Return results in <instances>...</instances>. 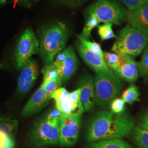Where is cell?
<instances>
[{
	"label": "cell",
	"mask_w": 148,
	"mask_h": 148,
	"mask_svg": "<svg viewBox=\"0 0 148 148\" xmlns=\"http://www.w3.org/2000/svg\"><path fill=\"white\" fill-rule=\"evenodd\" d=\"M99 24V21L95 16H87V21L81 35L86 39L88 40L90 38L92 30L95 27H97Z\"/></svg>",
	"instance_id": "cell-25"
},
{
	"label": "cell",
	"mask_w": 148,
	"mask_h": 148,
	"mask_svg": "<svg viewBox=\"0 0 148 148\" xmlns=\"http://www.w3.org/2000/svg\"><path fill=\"white\" fill-rule=\"evenodd\" d=\"M67 54V49H65L62 52H60L57 54L56 58L53 61V63L59 69L66 58Z\"/></svg>",
	"instance_id": "cell-33"
},
{
	"label": "cell",
	"mask_w": 148,
	"mask_h": 148,
	"mask_svg": "<svg viewBox=\"0 0 148 148\" xmlns=\"http://www.w3.org/2000/svg\"><path fill=\"white\" fill-rule=\"evenodd\" d=\"M112 24L108 23H104L103 25H98V32L102 41H106L111 38H117L116 35L115 34L112 28Z\"/></svg>",
	"instance_id": "cell-23"
},
{
	"label": "cell",
	"mask_w": 148,
	"mask_h": 148,
	"mask_svg": "<svg viewBox=\"0 0 148 148\" xmlns=\"http://www.w3.org/2000/svg\"><path fill=\"white\" fill-rule=\"evenodd\" d=\"M147 81H148V79H147Z\"/></svg>",
	"instance_id": "cell-37"
},
{
	"label": "cell",
	"mask_w": 148,
	"mask_h": 148,
	"mask_svg": "<svg viewBox=\"0 0 148 148\" xmlns=\"http://www.w3.org/2000/svg\"><path fill=\"white\" fill-rule=\"evenodd\" d=\"M63 83V81L62 79L58 77L56 79H53L46 84H42L41 85L43 89L47 93L48 95L51 97L54 92L60 88L62 84Z\"/></svg>",
	"instance_id": "cell-27"
},
{
	"label": "cell",
	"mask_w": 148,
	"mask_h": 148,
	"mask_svg": "<svg viewBox=\"0 0 148 148\" xmlns=\"http://www.w3.org/2000/svg\"><path fill=\"white\" fill-rule=\"evenodd\" d=\"M69 92L65 88H59L51 96L56 102V108L64 115H81L78 114L74 106L70 101Z\"/></svg>",
	"instance_id": "cell-15"
},
{
	"label": "cell",
	"mask_w": 148,
	"mask_h": 148,
	"mask_svg": "<svg viewBox=\"0 0 148 148\" xmlns=\"http://www.w3.org/2000/svg\"><path fill=\"white\" fill-rule=\"evenodd\" d=\"M127 21L130 25L139 30L148 37V2L129 12Z\"/></svg>",
	"instance_id": "cell-13"
},
{
	"label": "cell",
	"mask_w": 148,
	"mask_h": 148,
	"mask_svg": "<svg viewBox=\"0 0 148 148\" xmlns=\"http://www.w3.org/2000/svg\"><path fill=\"white\" fill-rule=\"evenodd\" d=\"M139 75L148 77V46L144 48L140 60L137 62Z\"/></svg>",
	"instance_id": "cell-24"
},
{
	"label": "cell",
	"mask_w": 148,
	"mask_h": 148,
	"mask_svg": "<svg viewBox=\"0 0 148 148\" xmlns=\"http://www.w3.org/2000/svg\"><path fill=\"white\" fill-rule=\"evenodd\" d=\"M64 2H66L70 4H71L73 5H77L81 3H82L86 1H87L88 0H60Z\"/></svg>",
	"instance_id": "cell-34"
},
{
	"label": "cell",
	"mask_w": 148,
	"mask_h": 148,
	"mask_svg": "<svg viewBox=\"0 0 148 148\" xmlns=\"http://www.w3.org/2000/svg\"><path fill=\"white\" fill-rule=\"evenodd\" d=\"M128 11L116 0H97L86 11L87 16H93L99 23L121 25L127 20Z\"/></svg>",
	"instance_id": "cell-4"
},
{
	"label": "cell",
	"mask_w": 148,
	"mask_h": 148,
	"mask_svg": "<svg viewBox=\"0 0 148 148\" xmlns=\"http://www.w3.org/2000/svg\"><path fill=\"white\" fill-rule=\"evenodd\" d=\"M138 125L139 127L148 132V109L145 110L140 114L138 121Z\"/></svg>",
	"instance_id": "cell-32"
},
{
	"label": "cell",
	"mask_w": 148,
	"mask_h": 148,
	"mask_svg": "<svg viewBox=\"0 0 148 148\" xmlns=\"http://www.w3.org/2000/svg\"><path fill=\"white\" fill-rule=\"evenodd\" d=\"M6 0H0V4H4Z\"/></svg>",
	"instance_id": "cell-35"
},
{
	"label": "cell",
	"mask_w": 148,
	"mask_h": 148,
	"mask_svg": "<svg viewBox=\"0 0 148 148\" xmlns=\"http://www.w3.org/2000/svg\"><path fill=\"white\" fill-rule=\"evenodd\" d=\"M46 148V147H35V148Z\"/></svg>",
	"instance_id": "cell-36"
},
{
	"label": "cell",
	"mask_w": 148,
	"mask_h": 148,
	"mask_svg": "<svg viewBox=\"0 0 148 148\" xmlns=\"http://www.w3.org/2000/svg\"><path fill=\"white\" fill-rule=\"evenodd\" d=\"M67 54L61 67L59 68V77L66 81L75 74L78 66V60L73 48H66Z\"/></svg>",
	"instance_id": "cell-16"
},
{
	"label": "cell",
	"mask_w": 148,
	"mask_h": 148,
	"mask_svg": "<svg viewBox=\"0 0 148 148\" xmlns=\"http://www.w3.org/2000/svg\"><path fill=\"white\" fill-rule=\"evenodd\" d=\"M82 115H63L59 123V142L62 147L75 144L79 136Z\"/></svg>",
	"instance_id": "cell-8"
},
{
	"label": "cell",
	"mask_w": 148,
	"mask_h": 148,
	"mask_svg": "<svg viewBox=\"0 0 148 148\" xmlns=\"http://www.w3.org/2000/svg\"><path fill=\"white\" fill-rule=\"evenodd\" d=\"M127 7L128 12H131L140 5L148 2V0H120Z\"/></svg>",
	"instance_id": "cell-29"
},
{
	"label": "cell",
	"mask_w": 148,
	"mask_h": 148,
	"mask_svg": "<svg viewBox=\"0 0 148 148\" xmlns=\"http://www.w3.org/2000/svg\"><path fill=\"white\" fill-rule=\"evenodd\" d=\"M51 99V97L40 86L27 101L22 110L21 115L23 116H29L36 113L46 106Z\"/></svg>",
	"instance_id": "cell-12"
},
{
	"label": "cell",
	"mask_w": 148,
	"mask_h": 148,
	"mask_svg": "<svg viewBox=\"0 0 148 148\" xmlns=\"http://www.w3.org/2000/svg\"><path fill=\"white\" fill-rule=\"evenodd\" d=\"M103 58L108 67L114 73L120 63V56L115 52H104Z\"/></svg>",
	"instance_id": "cell-22"
},
{
	"label": "cell",
	"mask_w": 148,
	"mask_h": 148,
	"mask_svg": "<svg viewBox=\"0 0 148 148\" xmlns=\"http://www.w3.org/2000/svg\"><path fill=\"white\" fill-rule=\"evenodd\" d=\"M14 145V140L8 137L0 131V148H13Z\"/></svg>",
	"instance_id": "cell-30"
},
{
	"label": "cell",
	"mask_w": 148,
	"mask_h": 148,
	"mask_svg": "<svg viewBox=\"0 0 148 148\" xmlns=\"http://www.w3.org/2000/svg\"><path fill=\"white\" fill-rule=\"evenodd\" d=\"M69 32L65 24L57 22L41 30L38 52L46 65L52 63L55 57L65 47Z\"/></svg>",
	"instance_id": "cell-2"
},
{
	"label": "cell",
	"mask_w": 148,
	"mask_h": 148,
	"mask_svg": "<svg viewBox=\"0 0 148 148\" xmlns=\"http://www.w3.org/2000/svg\"><path fill=\"white\" fill-rule=\"evenodd\" d=\"M88 148H133L121 138L101 140L92 143Z\"/></svg>",
	"instance_id": "cell-17"
},
{
	"label": "cell",
	"mask_w": 148,
	"mask_h": 148,
	"mask_svg": "<svg viewBox=\"0 0 148 148\" xmlns=\"http://www.w3.org/2000/svg\"><path fill=\"white\" fill-rule=\"evenodd\" d=\"M148 37L137 28L128 24L121 30L111 51L119 55L136 57L148 46Z\"/></svg>",
	"instance_id": "cell-3"
},
{
	"label": "cell",
	"mask_w": 148,
	"mask_h": 148,
	"mask_svg": "<svg viewBox=\"0 0 148 148\" xmlns=\"http://www.w3.org/2000/svg\"><path fill=\"white\" fill-rule=\"evenodd\" d=\"M80 98L85 111H90L95 103L93 79L90 75L85 76L79 82Z\"/></svg>",
	"instance_id": "cell-14"
},
{
	"label": "cell",
	"mask_w": 148,
	"mask_h": 148,
	"mask_svg": "<svg viewBox=\"0 0 148 148\" xmlns=\"http://www.w3.org/2000/svg\"><path fill=\"white\" fill-rule=\"evenodd\" d=\"M95 103L101 106L111 104L120 95L123 84L117 76L95 73L93 79Z\"/></svg>",
	"instance_id": "cell-5"
},
{
	"label": "cell",
	"mask_w": 148,
	"mask_h": 148,
	"mask_svg": "<svg viewBox=\"0 0 148 148\" xmlns=\"http://www.w3.org/2000/svg\"><path fill=\"white\" fill-rule=\"evenodd\" d=\"M77 37L79 40L82 43V45L85 47L87 48L88 49H89L92 52L99 54L103 57L104 52L103 51L101 45L99 43L95 42L90 41L88 40L85 38L84 37H82L81 35H79L77 36Z\"/></svg>",
	"instance_id": "cell-26"
},
{
	"label": "cell",
	"mask_w": 148,
	"mask_h": 148,
	"mask_svg": "<svg viewBox=\"0 0 148 148\" xmlns=\"http://www.w3.org/2000/svg\"><path fill=\"white\" fill-rule=\"evenodd\" d=\"M139 89L136 85H131L125 90L122 95V99L125 103L132 104L133 103L140 101Z\"/></svg>",
	"instance_id": "cell-20"
},
{
	"label": "cell",
	"mask_w": 148,
	"mask_h": 148,
	"mask_svg": "<svg viewBox=\"0 0 148 148\" xmlns=\"http://www.w3.org/2000/svg\"><path fill=\"white\" fill-rule=\"evenodd\" d=\"M132 137L138 148H148V132L139 126H134Z\"/></svg>",
	"instance_id": "cell-19"
},
{
	"label": "cell",
	"mask_w": 148,
	"mask_h": 148,
	"mask_svg": "<svg viewBox=\"0 0 148 148\" xmlns=\"http://www.w3.org/2000/svg\"><path fill=\"white\" fill-rule=\"evenodd\" d=\"M42 73L43 77L42 84H46L52 80L59 77V69L53 63L46 65L42 70Z\"/></svg>",
	"instance_id": "cell-21"
},
{
	"label": "cell",
	"mask_w": 148,
	"mask_h": 148,
	"mask_svg": "<svg viewBox=\"0 0 148 148\" xmlns=\"http://www.w3.org/2000/svg\"><path fill=\"white\" fill-rule=\"evenodd\" d=\"M60 121H52L44 117L37 122L32 131V142L37 146L56 145L59 142Z\"/></svg>",
	"instance_id": "cell-6"
},
{
	"label": "cell",
	"mask_w": 148,
	"mask_h": 148,
	"mask_svg": "<svg viewBox=\"0 0 148 148\" xmlns=\"http://www.w3.org/2000/svg\"><path fill=\"white\" fill-rule=\"evenodd\" d=\"M111 111L115 114L121 113L124 111L125 108V103L122 98H118L114 99L110 104Z\"/></svg>",
	"instance_id": "cell-28"
},
{
	"label": "cell",
	"mask_w": 148,
	"mask_h": 148,
	"mask_svg": "<svg viewBox=\"0 0 148 148\" xmlns=\"http://www.w3.org/2000/svg\"><path fill=\"white\" fill-rule=\"evenodd\" d=\"M18 122L16 120L5 117L0 118V131L15 140Z\"/></svg>",
	"instance_id": "cell-18"
},
{
	"label": "cell",
	"mask_w": 148,
	"mask_h": 148,
	"mask_svg": "<svg viewBox=\"0 0 148 148\" xmlns=\"http://www.w3.org/2000/svg\"><path fill=\"white\" fill-rule=\"evenodd\" d=\"M18 79V88L21 93H25L32 88L38 75L37 62L31 59L22 68Z\"/></svg>",
	"instance_id": "cell-10"
},
{
	"label": "cell",
	"mask_w": 148,
	"mask_h": 148,
	"mask_svg": "<svg viewBox=\"0 0 148 148\" xmlns=\"http://www.w3.org/2000/svg\"><path fill=\"white\" fill-rule=\"evenodd\" d=\"M60 111L56 108H54L52 110H51L47 113V114L45 116V117L49 120L52 121H60L61 117L63 115Z\"/></svg>",
	"instance_id": "cell-31"
},
{
	"label": "cell",
	"mask_w": 148,
	"mask_h": 148,
	"mask_svg": "<svg viewBox=\"0 0 148 148\" xmlns=\"http://www.w3.org/2000/svg\"><path fill=\"white\" fill-rule=\"evenodd\" d=\"M120 63L114 73L122 79L129 82L137 81L139 73L137 62L132 56L130 55H120Z\"/></svg>",
	"instance_id": "cell-11"
},
{
	"label": "cell",
	"mask_w": 148,
	"mask_h": 148,
	"mask_svg": "<svg viewBox=\"0 0 148 148\" xmlns=\"http://www.w3.org/2000/svg\"><path fill=\"white\" fill-rule=\"evenodd\" d=\"M38 49L39 40L31 29H27L17 43L15 52L17 67L21 69L29 62L34 54L38 52Z\"/></svg>",
	"instance_id": "cell-7"
},
{
	"label": "cell",
	"mask_w": 148,
	"mask_h": 148,
	"mask_svg": "<svg viewBox=\"0 0 148 148\" xmlns=\"http://www.w3.org/2000/svg\"><path fill=\"white\" fill-rule=\"evenodd\" d=\"M76 47L80 56L90 68L93 69L95 73H103L111 76L116 75L106 65L103 57L92 52L88 49L78 40Z\"/></svg>",
	"instance_id": "cell-9"
},
{
	"label": "cell",
	"mask_w": 148,
	"mask_h": 148,
	"mask_svg": "<svg viewBox=\"0 0 148 148\" xmlns=\"http://www.w3.org/2000/svg\"><path fill=\"white\" fill-rule=\"evenodd\" d=\"M134 127V120L126 112L115 114L111 111H99L90 122L87 139L95 142L121 138L132 132Z\"/></svg>",
	"instance_id": "cell-1"
}]
</instances>
